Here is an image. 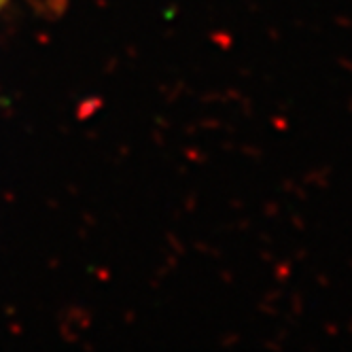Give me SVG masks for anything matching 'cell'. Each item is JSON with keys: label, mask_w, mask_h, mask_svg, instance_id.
<instances>
[{"label": "cell", "mask_w": 352, "mask_h": 352, "mask_svg": "<svg viewBox=\"0 0 352 352\" xmlns=\"http://www.w3.org/2000/svg\"><path fill=\"white\" fill-rule=\"evenodd\" d=\"M7 3V0H0V9H3V5Z\"/></svg>", "instance_id": "cell-1"}]
</instances>
